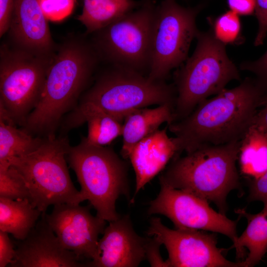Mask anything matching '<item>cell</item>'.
<instances>
[{
    "label": "cell",
    "instance_id": "31",
    "mask_svg": "<svg viewBox=\"0 0 267 267\" xmlns=\"http://www.w3.org/2000/svg\"><path fill=\"white\" fill-rule=\"evenodd\" d=\"M148 238L146 249V260L151 267H165L169 265L167 261H164L161 255L160 247L162 245L156 239Z\"/></svg>",
    "mask_w": 267,
    "mask_h": 267
},
{
    "label": "cell",
    "instance_id": "30",
    "mask_svg": "<svg viewBox=\"0 0 267 267\" xmlns=\"http://www.w3.org/2000/svg\"><path fill=\"white\" fill-rule=\"evenodd\" d=\"M248 200L261 201L267 206V170L258 178L251 180Z\"/></svg>",
    "mask_w": 267,
    "mask_h": 267
},
{
    "label": "cell",
    "instance_id": "34",
    "mask_svg": "<svg viewBox=\"0 0 267 267\" xmlns=\"http://www.w3.org/2000/svg\"><path fill=\"white\" fill-rule=\"evenodd\" d=\"M230 10L238 15H251L255 11L256 0H227Z\"/></svg>",
    "mask_w": 267,
    "mask_h": 267
},
{
    "label": "cell",
    "instance_id": "3",
    "mask_svg": "<svg viewBox=\"0 0 267 267\" xmlns=\"http://www.w3.org/2000/svg\"><path fill=\"white\" fill-rule=\"evenodd\" d=\"M239 141L200 147L179 156L159 177V181L214 203L225 215L228 193L240 187L236 164Z\"/></svg>",
    "mask_w": 267,
    "mask_h": 267
},
{
    "label": "cell",
    "instance_id": "36",
    "mask_svg": "<svg viewBox=\"0 0 267 267\" xmlns=\"http://www.w3.org/2000/svg\"><path fill=\"white\" fill-rule=\"evenodd\" d=\"M261 105L267 106V95L263 97Z\"/></svg>",
    "mask_w": 267,
    "mask_h": 267
},
{
    "label": "cell",
    "instance_id": "32",
    "mask_svg": "<svg viewBox=\"0 0 267 267\" xmlns=\"http://www.w3.org/2000/svg\"><path fill=\"white\" fill-rule=\"evenodd\" d=\"M8 234L0 230V267L10 265L15 255V249Z\"/></svg>",
    "mask_w": 267,
    "mask_h": 267
},
{
    "label": "cell",
    "instance_id": "20",
    "mask_svg": "<svg viewBox=\"0 0 267 267\" xmlns=\"http://www.w3.org/2000/svg\"><path fill=\"white\" fill-rule=\"evenodd\" d=\"M235 212L247 219V226L230 249L235 248L236 258L243 260L244 249L247 248L249 253L242 261L244 267H252L259 263L267 252V206L255 214L241 208L236 209Z\"/></svg>",
    "mask_w": 267,
    "mask_h": 267
},
{
    "label": "cell",
    "instance_id": "16",
    "mask_svg": "<svg viewBox=\"0 0 267 267\" xmlns=\"http://www.w3.org/2000/svg\"><path fill=\"white\" fill-rule=\"evenodd\" d=\"M168 126L141 139L128 155L135 172V188L132 203L138 192L163 171L169 162L179 155L178 140L167 134Z\"/></svg>",
    "mask_w": 267,
    "mask_h": 267
},
{
    "label": "cell",
    "instance_id": "4",
    "mask_svg": "<svg viewBox=\"0 0 267 267\" xmlns=\"http://www.w3.org/2000/svg\"><path fill=\"white\" fill-rule=\"evenodd\" d=\"M196 39L193 53L175 74L177 94L174 122L186 117L199 103L225 89L231 81L240 80L225 45L215 38L211 30L199 31Z\"/></svg>",
    "mask_w": 267,
    "mask_h": 267
},
{
    "label": "cell",
    "instance_id": "1",
    "mask_svg": "<svg viewBox=\"0 0 267 267\" xmlns=\"http://www.w3.org/2000/svg\"><path fill=\"white\" fill-rule=\"evenodd\" d=\"M265 92L256 79L246 78L238 86L225 88L202 101L185 118L167 125L178 140L179 154L239 141L252 123Z\"/></svg>",
    "mask_w": 267,
    "mask_h": 267
},
{
    "label": "cell",
    "instance_id": "23",
    "mask_svg": "<svg viewBox=\"0 0 267 267\" xmlns=\"http://www.w3.org/2000/svg\"><path fill=\"white\" fill-rule=\"evenodd\" d=\"M133 0H83L82 13L77 19L84 25L87 34H93L138 7Z\"/></svg>",
    "mask_w": 267,
    "mask_h": 267
},
{
    "label": "cell",
    "instance_id": "13",
    "mask_svg": "<svg viewBox=\"0 0 267 267\" xmlns=\"http://www.w3.org/2000/svg\"><path fill=\"white\" fill-rule=\"evenodd\" d=\"M90 205L62 203L53 206L46 221L62 245L74 253L80 261L91 260L96 253L98 236L106 222L90 213Z\"/></svg>",
    "mask_w": 267,
    "mask_h": 267
},
{
    "label": "cell",
    "instance_id": "26",
    "mask_svg": "<svg viewBox=\"0 0 267 267\" xmlns=\"http://www.w3.org/2000/svg\"><path fill=\"white\" fill-rule=\"evenodd\" d=\"M0 197L30 201V193L25 180L12 166L0 167Z\"/></svg>",
    "mask_w": 267,
    "mask_h": 267
},
{
    "label": "cell",
    "instance_id": "15",
    "mask_svg": "<svg viewBox=\"0 0 267 267\" xmlns=\"http://www.w3.org/2000/svg\"><path fill=\"white\" fill-rule=\"evenodd\" d=\"M37 222L27 237L19 241L12 267H79L84 263L66 249L47 223L45 215Z\"/></svg>",
    "mask_w": 267,
    "mask_h": 267
},
{
    "label": "cell",
    "instance_id": "27",
    "mask_svg": "<svg viewBox=\"0 0 267 267\" xmlns=\"http://www.w3.org/2000/svg\"><path fill=\"white\" fill-rule=\"evenodd\" d=\"M39 2L48 20L59 22L71 14L75 0H39Z\"/></svg>",
    "mask_w": 267,
    "mask_h": 267
},
{
    "label": "cell",
    "instance_id": "9",
    "mask_svg": "<svg viewBox=\"0 0 267 267\" xmlns=\"http://www.w3.org/2000/svg\"><path fill=\"white\" fill-rule=\"evenodd\" d=\"M156 8L153 0H142L138 7L93 33L91 42L101 60L148 73Z\"/></svg>",
    "mask_w": 267,
    "mask_h": 267
},
{
    "label": "cell",
    "instance_id": "5",
    "mask_svg": "<svg viewBox=\"0 0 267 267\" xmlns=\"http://www.w3.org/2000/svg\"><path fill=\"white\" fill-rule=\"evenodd\" d=\"M67 159L80 184L83 201L88 200L99 217L110 222L120 216L116 202L129 196L128 166L112 148L89 143L83 137L70 146Z\"/></svg>",
    "mask_w": 267,
    "mask_h": 267
},
{
    "label": "cell",
    "instance_id": "10",
    "mask_svg": "<svg viewBox=\"0 0 267 267\" xmlns=\"http://www.w3.org/2000/svg\"><path fill=\"white\" fill-rule=\"evenodd\" d=\"M198 7H185L176 0H163L155 9L147 76L164 80L187 59L192 40L199 32Z\"/></svg>",
    "mask_w": 267,
    "mask_h": 267
},
{
    "label": "cell",
    "instance_id": "11",
    "mask_svg": "<svg viewBox=\"0 0 267 267\" xmlns=\"http://www.w3.org/2000/svg\"><path fill=\"white\" fill-rule=\"evenodd\" d=\"M157 197L151 201L148 214L166 216L178 229H192L222 234L234 242L238 237L237 223L217 212L209 201L188 191L160 181Z\"/></svg>",
    "mask_w": 267,
    "mask_h": 267
},
{
    "label": "cell",
    "instance_id": "12",
    "mask_svg": "<svg viewBox=\"0 0 267 267\" xmlns=\"http://www.w3.org/2000/svg\"><path fill=\"white\" fill-rule=\"evenodd\" d=\"M216 233L192 229H172L159 218L150 222L147 235L166 247L169 267H244L242 261L227 260L217 246Z\"/></svg>",
    "mask_w": 267,
    "mask_h": 267
},
{
    "label": "cell",
    "instance_id": "21",
    "mask_svg": "<svg viewBox=\"0 0 267 267\" xmlns=\"http://www.w3.org/2000/svg\"><path fill=\"white\" fill-rule=\"evenodd\" d=\"M237 161L240 174L251 179L267 170V134L254 121L240 140Z\"/></svg>",
    "mask_w": 267,
    "mask_h": 267
},
{
    "label": "cell",
    "instance_id": "8",
    "mask_svg": "<svg viewBox=\"0 0 267 267\" xmlns=\"http://www.w3.org/2000/svg\"><path fill=\"white\" fill-rule=\"evenodd\" d=\"M109 65L78 104H92L123 120L132 111L150 105L169 104L175 108L177 95L173 86L132 69Z\"/></svg>",
    "mask_w": 267,
    "mask_h": 267
},
{
    "label": "cell",
    "instance_id": "33",
    "mask_svg": "<svg viewBox=\"0 0 267 267\" xmlns=\"http://www.w3.org/2000/svg\"><path fill=\"white\" fill-rule=\"evenodd\" d=\"M14 0H0V37H1L10 26Z\"/></svg>",
    "mask_w": 267,
    "mask_h": 267
},
{
    "label": "cell",
    "instance_id": "2",
    "mask_svg": "<svg viewBox=\"0 0 267 267\" xmlns=\"http://www.w3.org/2000/svg\"><path fill=\"white\" fill-rule=\"evenodd\" d=\"M100 61L91 41L72 38L56 47L40 100L22 129L39 137L55 136L63 117L77 105Z\"/></svg>",
    "mask_w": 267,
    "mask_h": 267
},
{
    "label": "cell",
    "instance_id": "6",
    "mask_svg": "<svg viewBox=\"0 0 267 267\" xmlns=\"http://www.w3.org/2000/svg\"><path fill=\"white\" fill-rule=\"evenodd\" d=\"M70 146L66 135L45 137L32 152L8 161L25 180L30 202L42 213L51 205L83 201L71 180L65 159Z\"/></svg>",
    "mask_w": 267,
    "mask_h": 267
},
{
    "label": "cell",
    "instance_id": "19",
    "mask_svg": "<svg viewBox=\"0 0 267 267\" xmlns=\"http://www.w3.org/2000/svg\"><path fill=\"white\" fill-rule=\"evenodd\" d=\"M174 106L166 104L153 108H140L128 113L123 123L122 157L127 159L135 145L158 130L163 123L168 125L174 122Z\"/></svg>",
    "mask_w": 267,
    "mask_h": 267
},
{
    "label": "cell",
    "instance_id": "22",
    "mask_svg": "<svg viewBox=\"0 0 267 267\" xmlns=\"http://www.w3.org/2000/svg\"><path fill=\"white\" fill-rule=\"evenodd\" d=\"M42 214L28 199L0 197V230L11 234L19 241L27 237Z\"/></svg>",
    "mask_w": 267,
    "mask_h": 267
},
{
    "label": "cell",
    "instance_id": "18",
    "mask_svg": "<svg viewBox=\"0 0 267 267\" xmlns=\"http://www.w3.org/2000/svg\"><path fill=\"white\" fill-rule=\"evenodd\" d=\"M123 121L92 104L79 103L62 121L59 135H66L71 130L86 122L88 135L85 138L87 142L96 146H106L122 135Z\"/></svg>",
    "mask_w": 267,
    "mask_h": 267
},
{
    "label": "cell",
    "instance_id": "17",
    "mask_svg": "<svg viewBox=\"0 0 267 267\" xmlns=\"http://www.w3.org/2000/svg\"><path fill=\"white\" fill-rule=\"evenodd\" d=\"M39 0H14L9 32L13 44L31 51L53 54L56 48Z\"/></svg>",
    "mask_w": 267,
    "mask_h": 267
},
{
    "label": "cell",
    "instance_id": "25",
    "mask_svg": "<svg viewBox=\"0 0 267 267\" xmlns=\"http://www.w3.org/2000/svg\"><path fill=\"white\" fill-rule=\"evenodd\" d=\"M209 22L217 40L225 45L237 44L241 34L239 15L230 10L214 20L209 19Z\"/></svg>",
    "mask_w": 267,
    "mask_h": 267
},
{
    "label": "cell",
    "instance_id": "29",
    "mask_svg": "<svg viewBox=\"0 0 267 267\" xmlns=\"http://www.w3.org/2000/svg\"><path fill=\"white\" fill-rule=\"evenodd\" d=\"M255 14L258 21V30L254 45L263 44L267 34V0H256Z\"/></svg>",
    "mask_w": 267,
    "mask_h": 267
},
{
    "label": "cell",
    "instance_id": "7",
    "mask_svg": "<svg viewBox=\"0 0 267 267\" xmlns=\"http://www.w3.org/2000/svg\"><path fill=\"white\" fill-rule=\"evenodd\" d=\"M54 52L39 53L13 44L1 46L0 120L23 125L40 100Z\"/></svg>",
    "mask_w": 267,
    "mask_h": 267
},
{
    "label": "cell",
    "instance_id": "24",
    "mask_svg": "<svg viewBox=\"0 0 267 267\" xmlns=\"http://www.w3.org/2000/svg\"><path fill=\"white\" fill-rule=\"evenodd\" d=\"M44 137L35 136L16 125L0 120V167H8V161L37 149Z\"/></svg>",
    "mask_w": 267,
    "mask_h": 267
},
{
    "label": "cell",
    "instance_id": "35",
    "mask_svg": "<svg viewBox=\"0 0 267 267\" xmlns=\"http://www.w3.org/2000/svg\"><path fill=\"white\" fill-rule=\"evenodd\" d=\"M253 121L261 126L267 134V106L257 112Z\"/></svg>",
    "mask_w": 267,
    "mask_h": 267
},
{
    "label": "cell",
    "instance_id": "28",
    "mask_svg": "<svg viewBox=\"0 0 267 267\" xmlns=\"http://www.w3.org/2000/svg\"><path fill=\"white\" fill-rule=\"evenodd\" d=\"M240 67L242 70L254 74L259 85L265 91L267 90V50L257 60L243 62Z\"/></svg>",
    "mask_w": 267,
    "mask_h": 267
},
{
    "label": "cell",
    "instance_id": "14",
    "mask_svg": "<svg viewBox=\"0 0 267 267\" xmlns=\"http://www.w3.org/2000/svg\"><path fill=\"white\" fill-rule=\"evenodd\" d=\"M93 258L85 267H136L146 260L148 238L134 231L128 215L109 222Z\"/></svg>",
    "mask_w": 267,
    "mask_h": 267
}]
</instances>
